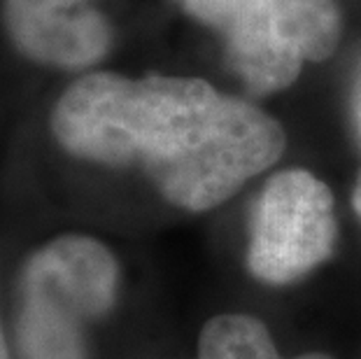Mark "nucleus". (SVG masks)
<instances>
[{
	"instance_id": "nucleus-9",
	"label": "nucleus",
	"mask_w": 361,
	"mask_h": 359,
	"mask_svg": "<svg viewBox=\"0 0 361 359\" xmlns=\"http://www.w3.org/2000/svg\"><path fill=\"white\" fill-rule=\"evenodd\" d=\"M294 359H334V357L324 355V353H308V355H301V357H294Z\"/></svg>"
},
{
	"instance_id": "nucleus-8",
	"label": "nucleus",
	"mask_w": 361,
	"mask_h": 359,
	"mask_svg": "<svg viewBox=\"0 0 361 359\" xmlns=\"http://www.w3.org/2000/svg\"><path fill=\"white\" fill-rule=\"evenodd\" d=\"M0 359H10V355H7V346H5V334H3V324H0Z\"/></svg>"
},
{
	"instance_id": "nucleus-6",
	"label": "nucleus",
	"mask_w": 361,
	"mask_h": 359,
	"mask_svg": "<svg viewBox=\"0 0 361 359\" xmlns=\"http://www.w3.org/2000/svg\"><path fill=\"white\" fill-rule=\"evenodd\" d=\"M198 359H280V355L257 317L219 315L203 327Z\"/></svg>"
},
{
	"instance_id": "nucleus-2",
	"label": "nucleus",
	"mask_w": 361,
	"mask_h": 359,
	"mask_svg": "<svg viewBox=\"0 0 361 359\" xmlns=\"http://www.w3.org/2000/svg\"><path fill=\"white\" fill-rule=\"evenodd\" d=\"M214 30L226 61L255 94L291 87L305 63H319L338 49L343 17L336 0H173Z\"/></svg>"
},
{
	"instance_id": "nucleus-3",
	"label": "nucleus",
	"mask_w": 361,
	"mask_h": 359,
	"mask_svg": "<svg viewBox=\"0 0 361 359\" xmlns=\"http://www.w3.org/2000/svg\"><path fill=\"white\" fill-rule=\"evenodd\" d=\"M117 285V259L91 236L37 248L21 271V359H87L82 327L112 310Z\"/></svg>"
},
{
	"instance_id": "nucleus-1",
	"label": "nucleus",
	"mask_w": 361,
	"mask_h": 359,
	"mask_svg": "<svg viewBox=\"0 0 361 359\" xmlns=\"http://www.w3.org/2000/svg\"><path fill=\"white\" fill-rule=\"evenodd\" d=\"M51 135L68 157L140 168L168 203L217 208L282 157L287 135L255 103L187 75L89 71L61 91Z\"/></svg>"
},
{
	"instance_id": "nucleus-7",
	"label": "nucleus",
	"mask_w": 361,
	"mask_h": 359,
	"mask_svg": "<svg viewBox=\"0 0 361 359\" xmlns=\"http://www.w3.org/2000/svg\"><path fill=\"white\" fill-rule=\"evenodd\" d=\"M352 205H355L357 215L361 217V173L357 178V185H355V192H352Z\"/></svg>"
},
{
	"instance_id": "nucleus-5",
	"label": "nucleus",
	"mask_w": 361,
	"mask_h": 359,
	"mask_svg": "<svg viewBox=\"0 0 361 359\" xmlns=\"http://www.w3.org/2000/svg\"><path fill=\"white\" fill-rule=\"evenodd\" d=\"M98 0H0V30L19 59L37 68L89 73L114 47V26Z\"/></svg>"
},
{
	"instance_id": "nucleus-4",
	"label": "nucleus",
	"mask_w": 361,
	"mask_h": 359,
	"mask_svg": "<svg viewBox=\"0 0 361 359\" xmlns=\"http://www.w3.org/2000/svg\"><path fill=\"white\" fill-rule=\"evenodd\" d=\"M338 221L334 194L301 168L275 173L252 212L247 269L271 285H287L329 259Z\"/></svg>"
}]
</instances>
